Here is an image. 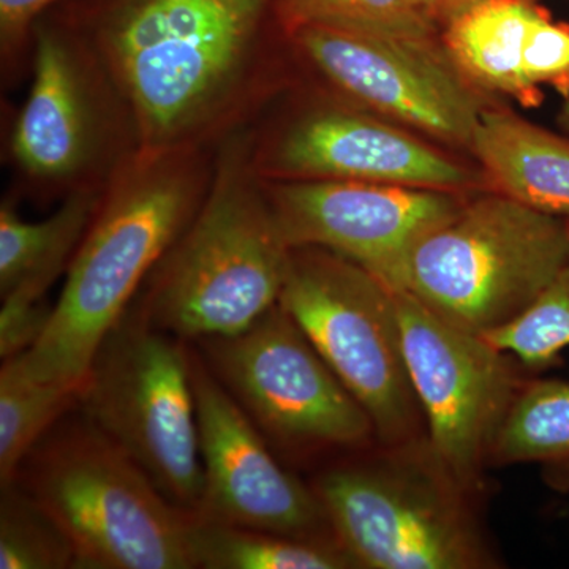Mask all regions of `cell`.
Wrapping results in <instances>:
<instances>
[{"label":"cell","mask_w":569,"mask_h":569,"mask_svg":"<svg viewBox=\"0 0 569 569\" xmlns=\"http://www.w3.org/2000/svg\"><path fill=\"white\" fill-rule=\"evenodd\" d=\"M279 0H70L51 10L102 62L140 151L212 148L279 92Z\"/></svg>","instance_id":"6da1fadb"},{"label":"cell","mask_w":569,"mask_h":569,"mask_svg":"<svg viewBox=\"0 0 569 569\" xmlns=\"http://www.w3.org/2000/svg\"><path fill=\"white\" fill-rule=\"evenodd\" d=\"M216 152L217 146L138 151L111 174L50 323L21 353L36 380L84 383L104 336L203 203Z\"/></svg>","instance_id":"7a4b0ae2"},{"label":"cell","mask_w":569,"mask_h":569,"mask_svg":"<svg viewBox=\"0 0 569 569\" xmlns=\"http://www.w3.org/2000/svg\"><path fill=\"white\" fill-rule=\"evenodd\" d=\"M291 247L252 163V123L217 146L203 203L134 305L186 342L244 331L279 302Z\"/></svg>","instance_id":"3957f363"},{"label":"cell","mask_w":569,"mask_h":569,"mask_svg":"<svg viewBox=\"0 0 569 569\" xmlns=\"http://www.w3.org/2000/svg\"><path fill=\"white\" fill-rule=\"evenodd\" d=\"M310 486L356 568L500 567L477 493L449 473L427 436L339 456Z\"/></svg>","instance_id":"277c9868"},{"label":"cell","mask_w":569,"mask_h":569,"mask_svg":"<svg viewBox=\"0 0 569 569\" xmlns=\"http://www.w3.org/2000/svg\"><path fill=\"white\" fill-rule=\"evenodd\" d=\"M11 482L58 520L77 568L193 569L192 515L174 507L80 407L41 438Z\"/></svg>","instance_id":"5b68a950"},{"label":"cell","mask_w":569,"mask_h":569,"mask_svg":"<svg viewBox=\"0 0 569 569\" xmlns=\"http://www.w3.org/2000/svg\"><path fill=\"white\" fill-rule=\"evenodd\" d=\"M568 254L567 219L485 190L419 239L392 288L486 336L522 316Z\"/></svg>","instance_id":"8992f818"},{"label":"cell","mask_w":569,"mask_h":569,"mask_svg":"<svg viewBox=\"0 0 569 569\" xmlns=\"http://www.w3.org/2000/svg\"><path fill=\"white\" fill-rule=\"evenodd\" d=\"M32 82L10 137L21 193L63 200L140 151L129 108L84 39L54 11L37 22Z\"/></svg>","instance_id":"52a82bcc"},{"label":"cell","mask_w":569,"mask_h":569,"mask_svg":"<svg viewBox=\"0 0 569 569\" xmlns=\"http://www.w3.org/2000/svg\"><path fill=\"white\" fill-rule=\"evenodd\" d=\"M80 408L174 507L194 516L203 463L189 342L149 323L133 302L93 356Z\"/></svg>","instance_id":"ba28073f"},{"label":"cell","mask_w":569,"mask_h":569,"mask_svg":"<svg viewBox=\"0 0 569 569\" xmlns=\"http://www.w3.org/2000/svg\"><path fill=\"white\" fill-rule=\"evenodd\" d=\"M279 302L365 408L378 443L427 436L389 284L331 250L293 247Z\"/></svg>","instance_id":"9c48e42d"},{"label":"cell","mask_w":569,"mask_h":569,"mask_svg":"<svg viewBox=\"0 0 569 569\" xmlns=\"http://www.w3.org/2000/svg\"><path fill=\"white\" fill-rule=\"evenodd\" d=\"M190 343L279 458L378 443L372 419L280 302L244 331Z\"/></svg>","instance_id":"30bf717a"},{"label":"cell","mask_w":569,"mask_h":569,"mask_svg":"<svg viewBox=\"0 0 569 569\" xmlns=\"http://www.w3.org/2000/svg\"><path fill=\"white\" fill-rule=\"evenodd\" d=\"M252 123V163L268 182L389 183L471 194L488 190L436 144L329 93Z\"/></svg>","instance_id":"8fae6325"},{"label":"cell","mask_w":569,"mask_h":569,"mask_svg":"<svg viewBox=\"0 0 569 569\" xmlns=\"http://www.w3.org/2000/svg\"><path fill=\"white\" fill-rule=\"evenodd\" d=\"M295 61L329 93L452 148L470 149L482 93L440 39H406L302 26L288 32Z\"/></svg>","instance_id":"7c38bea8"},{"label":"cell","mask_w":569,"mask_h":569,"mask_svg":"<svg viewBox=\"0 0 569 569\" xmlns=\"http://www.w3.org/2000/svg\"><path fill=\"white\" fill-rule=\"evenodd\" d=\"M392 291L427 440L449 473L478 493L493 438L527 377L485 336L449 323L407 291Z\"/></svg>","instance_id":"4fadbf2b"},{"label":"cell","mask_w":569,"mask_h":569,"mask_svg":"<svg viewBox=\"0 0 569 569\" xmlns=\"http://www.w3.org/2000/svg\"><path fill=\"white\" fill-rule=\"evenodd\" d=\"M190 347L203 463V493L193 518L287 537L336 539L312 486L284 468L193 343Z\"/></svg>","instance_id":"5bb4252c"},{"label":"cell","mask_w":569,"mask_h":569,"mask_svg":"<svg viewBox=\"0 0 569 569\" xmlns=\"http://www.w3.org/2000/svg\"><path fill=\"white\" fill-rule=\"evenodd\" d=\"M264 182L291 249L312 246L331 250L389 287L419 239L468 197L389 183Z\"/></svg>","instance_id":"9a60e30c"},{"label":"cell","mask_w":569,"mask_h":569,"mask_svg":"<svg viewBox=\"0 0 569 569\" xmlns=\"http://www.w3.org/2000/svg\"><path fill=\"white\" fill-rule=\"evenodd\" d=\"M468 151L490 192L538 212L569 217V134L509 108L486 107Z\"/></svg>","instance_id":"2e32d148"},{"label":"cell","mask_w":569,"mask_h":569,"mask_svg":"<svg viewBox=\"0 0 569 569\" xmlns=\"http://www.w3.org/2000/svg\"><path fill=\"white\" fill-rule=\"evenodd\" d=\"M104 186L77 190L40 222H28L18 213L13 201H2L0 298L48 301L52 284L69 271L102 201Z\"/></svg>","instance_id":"e0dca14e"},{"label":"cell","mask_w":569,"mask_h":569,"mask_svg":"<svg viewBox=\"0 0 569 569\" xmlns=\"http://www.w3.org/2000/svg\"><path fill=\"white\" fill-rule=\"evenodd\" d=\"M538 0H481L441 31L449 59L478 92L503 96L522 107H538L523 73V47Z\"/></svg>","instance_id":"ac0fdd59"},{"label":"cell","mask_w":569,"mask_h":569,"mask_svg":"<svg viewBox=\"0 0 569 569\" xmlns=\"http://www.w3.org/2000/svg\"><path fill=\"white\" fill-rule=\"evenodd\" d=\"M512 463H538L549 486L569 492V381L520 385L489 455V466Z\"/></svg>","instance_id":"d6986e66"},{"label":"cell","mask_w":569,"mask_h":569,"mask_svg":"<svg viewBox=\"0 0 569 569\" xmlns=\"http://www.w3.org/2000/svg\"><path fill=\"white\" fill-rule=\"evenodd\" d=\"M189 549L193 569H355L336 539H305L194 519Z\"/></svg>","instance_id":"ffe728a7"},{"label":"cell","mask_w":569,"mask_h":569,"mask_svg":"<svg viewBox=\"0 0 569 569\" xmlns=\"http://www.w3.org/2000/svg\"><path fill=\"white\" fill-rule=\"evenodd\" d=\"M81 385L44 383L26 370L22 356L0 367V486L9 485L26 456L80 407Z\"/></svg>","instance_id":"44dd1931"},{"label":"cell","mask_w":569,"mask_h":569,"mask_svg":"<svg viewBox=\"0 0 569 569\" xmlns=\"http://www.w3.org/2000/svg\"><path fill=\"white\" fill-rule=\"evenodd\" d=\"M284 32L302 26L406 39H440L441 31L417 0H279Z\"/></svg>","instance_id":"7402d4cb"},{"label":"cell","mask_w":569,"mask_h":569,"mask_svg":"<svg viewBox=\"0 0 569 569\" xmlns=\"http://www.w3.org/2000/svg\"><path fill=\"white\" fill-rule=\"evenodd\" d=\"M66 531L17 482L0 486V569H74Z\"/></svg>","instance_id":"603a6c76"},{"label":"cell","mask_w":569,"mask_h":569,"mask_svg":"<svg viewBox=\"0 0 569 569\" xmlns=\"http://www.w3.org/2000/svg\"><path fill=\"white\" fill-rule=\"evenodd\" d=\"M485 337L526 369L552 366L569 348V254L522 316Z\"/></svg>","instance_id":"cb8c5ba5"},{"label":"cell","mask_w":569,"mask_h":569,"mask_svg":"<svg viewBox=\"0 0 569 569\" xmlns=\"http://www.w3.org/2000/svg\"><path fill=\"white\" fill-rule=\"evenodd\" d=\"M523 73L533 91L552 89L569 99V22L539 7L523 47Z\"/></svg>","instance_id":"d4e9b609"},{"label":"cell","mask_w":569,"mask_h":569,"mask_svg":"<svg viewBox=\"0 0 569 569\" xmlns=\"http://www.w3.org/2000/svg\"><path fill=\"white\" fill-rule=\"evenodd\" d=\"M70 0H0V59L3 80H13L32 61L37 22Z\"/></svg>","instance_id":"484cf974"},{"label":"cell","mask_w":569,"mask_h":569,"mask_svg":"<svg viewBox=\"0 0 569 569\" xmlns=\"http://www.w3.org/2000/svg\"><path fill=\"white\" fill-rule=\"evenodd\" d=\"M481 0H417L419 9L440 31Z\"/></svg>","instance_id":"4316f807"},{"label":"cell","mask_w":569,"mask_h":569,"mask_svg":"<svg viewBox=\"0 0 569 569\" xmlns=\"http://www.w3.org/2000/svg\"><path fill=\"white\" fill-rule=\"evenodd\" d=\"M557 123H559L561 132L569 134V99L563 100L559 114H557Z\"/></svg>","instance_id":"83f0119b"},{"label":"cell","mask_w":569,"mask_h":569,"mask_svg":"<svg viewBox=\"0 0 569 569\" xmlns=\"http://www.w3.org/2000/svg\"><path fill=\"white\" fill-rule=\"evenodd\" d=\"M567 224H568V230H569V217H567Z\"/></svg>","instance_id":"f1b7e54d"}]
</instances>
